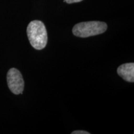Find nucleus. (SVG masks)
Masks as SVG:
<instances>
[{"label":"nucleus","mask_w":134,"mask_h":134,"mask_svg":"<svg viewBox=\"0 0 134 134\" xmlns=\"http://www.w3.org/2000/svg\"><path fill=\"white\" fill-rule=\"evenodd\" d=\"M27 34L30 43L36 50H42L47 46V32L42 22L38 20L31 21L27 27Z\"/></svg>","instance_id":"nucleus-1"},{"label":"nucleus","mask_w":134,"mask_h":134,"mask_svg":"<svg viewBox=\"0 0 134 134\" xmlns=\"http://www.w3.org/2000/svg\"><path fill=\"white\" fill-rule=\"evenodd\" d=\"M108 29L105 23L100 21L82 22L73 27V34L78 37L86 38L105 32Z\"/></svg>","instance_id":"nucleus-2"},{"label":"nucleus","mask_w":134,"mask_h":134,"mask_svg":"<svg viewBox=\"0 0 134 134\" xmlns=\"http://www.w3.org/2000/svg\"><path fill=\"white\" fill-rule=\"evenodd\" d=\"M7 83L9 90L14 94H22L24 88V81L21 72L16 68H11L7 73Z\"/></svg>","instance_id":"nucleus-3"},{"label":"nucleus","mask_w":134,"mask_h":134,"mask_svg":"<svg viewBox=\"0 0 134 134\" xmlns=\"http://www.w3.org/2000/svg\"><path fill=\"white\" fill-rule=\"evenodd\" d=\"M117 73L125 81L133 83L134 81V63L122 64L117 68Z\"/></svg>","instance_id":"nucleus-4"},{"label":"nucleus","mask_w":134,"mask_h":134,"mask_svg":"<svg viewBox=\"0 0 134 134\" xmlns=\"http://www.w3.org/2000/svg\"><path fill=\"white\" fill-rule=\"evenodd\" d=\"M88 132L84 131V130H75L71 132V134H90Z\"/></svg>","instance_id":"nucleus-5"},{"label":"nucleus","mask_w":134,"mask_h":134,"mask_svg":"<svg viewBox=\"0 0 134 134\" xmlns=\"http://www.w3.org/2000/svg\"><path fill=\"white\" fill-rule=\"evenodd\" d=\"M83 0H64V2H66L68 4H72V3H79Z\"/></svg>","instance_id":"nucleus-6"}]
</instances>
